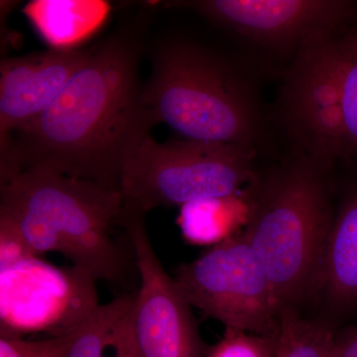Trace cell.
Listing matches in <instances>:
<instances>
[{"label": "cell", "instance_id": "cell-1", "mask_svg": "<svg viewBox=\"0 0 357 357\" xmlns=\"http://www.w3.org/2000/svg\"><path fill=\"white\" fill-rule=\"evenodd\" d=\"M147 21L140 11L95 44L57 98L0 151V178L45 167L119 191L129 155L159 124L142 102Z\"/></svg>", "mask_w": 357, "mask_h": 357}, {"label": "cell", "instance_id": "cell-2", "mask_svg": "<svg viewBox=\"0 0 357 357\" xmlns=\"http://www.w3.org/2000/svg\"><path fill=\"white\" fill-rule=\"evenodd\" d=\"M326 170L293 151L249 191L244 236L278 305L302 312L314 302L333 213Z\"/></svg>", "mask_w": 357, "mask_h": 357}, {"label": "cell", "instance_id": "cell-3", "mask_svg": "<svg viewBox=\"0 0 357 357\" xmlns=\"http://www.w3.org/2000/svg\"><path fill=\"white\" fill-rule=\"evenodd\" d=\"M121 192L32 167L0 178V213L17 223L35 255L58 252L98 280L126 285L131 260L112 234Z\"/></svg>", "mask_w": 357, "mask_h": 357}, {"label": "cell", "instance_id": "cell-4", "mask_svg": "<svg viewBox=\"0 0 357 357\" xmlns=\"http://www.w3.org/2000/svg\"><path fill=\"white\" fill-rule=\"evenodd\" d=\"M142 102L182 139L225 143L258 152L265 121L255 86L229 59L185 37L152 52Z\"/></svg>", "mask_w": 357, "mask_h": 357}, {"label": "cell", "instance_id": "cell-5", "mask_svg": "<svg viewBox=\"0 0 357 357\" xmlns=\"http://www.w3.org/2000/svg\"><path fill=\"white\" fill-rule=\"evenodd\" d=\"M258 152L250 148L148 136L129 155L119 191L126 203L148 213L201 199L236 196L257 182Z\"/></svg>", "mask_w": 357, "mask_h": 357}, {"label": "cell", "instance_id": "cell-6", "mask_svg": "<svg viewBox=\"0 0 357 357\" xmlns=\"http://www.w3.org/2000/svg\"><path fill=\"white\" fill-rule=\"evenodd\" d=\"M174 279L192 307L225 328L264 337L278 333L273 290L243 230L180 265Z\"/></svg>", "mask_w": 357, "mask_h": 357}, {"label": "cell", "instance_id": "cell-7", "mask_svg": "<svg viewBox=\"0 0 357 357\" xmlns=\"http://www.w3.org/2000/svg\"><path fill=\"white\" fill-rule=\"evenodd\" d=\"M96 282L38 256L0 270V337L74 335L100 305Z\"/></svg>", "mask_w": 357, "mask_h": 357}, {"label": "cell", "instance_id": "cell-8", "mask_svg": "<svg viewBox=\"0 0 357 357\" xmlns=\"http://www.w3.org/2000/svg\"><path fill=\"white\" fill-rule=\"evenodd\" d=\"M146 213L123 201L116 225L126 231L140 285L134 303V328L142 357H206L210 345L199 333L192 305L167 273L150 241Z\"/></svg>", "mask_w": 357, "mask_h": 357}, {"label": "cell", "instance_id": "cell-9", "mask_svg": "<svg viewBox=\"0 0 357 357\" xmlns=\"http://www.w3.org/2000/svg\"><path fill=\"white\" fill-rule=\"evenodd\" d=\"M169 6L196 11L211 23L272 50H296L344 31L356 16L349 0H196Z\"/></svg>", "mask_w": 357, "mask_h": 357}, {"label": "cell", "instance_id": "cell-10", "mask_svg": "<svg viewBox=\"0 0 357 357\" xmlns=\"http://www.w3.org/2000/svg\"><path fill=\"white\" fill-rule=\"evenodd\" d=\"M304 110L317 144L357 168V49L342 33L309 77Z\"/></svg>", "mask_w": 357, "mask_h": 357}, {"label": "cell", "instance_id": "cell-11", "mask_svg": "<svg viewBox=\"0 0 357 357\" xmlns=\"http://www.w3.org/2000/svg\"><path fill=\"white\" fill-rule=\"evenodd\" d=\"M88 48H53L0 62V151L57 98L88 61Z\"/></svg>", "mask_w": 357, "mask_h": 357}, {"label": "cell", "instance_id": "cell-12", "mask_svg": "<svg viewBox=\"0 0 357 357\" xmlns=\"http://www.w3.org/2000/svg\"><path fill=\"white\" fill-rule=\"evenodd\" d=\"M314 301L321 309L317 318L335 328L357 319V177L333 213Z\"/></svg>", "mask_w": 357, "mask_h": 357}, {"label": "cell", "instance_id": "cell-13", "mask_svg": "<svg viewBox=\"0 0 357 357\" xmlns=\"http://www.w3.org/2000/svg\"><path fill=\"white\" fill-rule=\"evenodd\" d=\"M135 294L100 305L76 333L67 357H142L134 328Z\"/></svg>", "mask_w": 357, "mask_h": 357}, {"label": "cell", "instance_id": "cell-14", "mask_svg": "<svg viewBox=\"0 0 357 357\" xmlns=\"http://www.w3.org/2000/svg\"><path fill=\"white\" fill-rule=\"evenodd\" d=\"M250 188L236 196L201 199L181 206L177 222L185 241L194 245L213 246L241 231L248 222Z\"/></svg>", "mask_w": 357, "mask_h": 357}, {"label": "cell", "instance_id": "cell-15", "mask_svg": "<svg viewBox=\"0 0 357 357\" xmlns=\"http://www.w3.org/2000/svg\"><path fill=\"white\" fill-rule=\"evenodd\" d=\"M26 13L56 48H70L100 24L107 6L96 1H35Z\"/></svg>", "mask_w": 357, "mask_h": 357}, {"label": "cell", "instance_id": "cell-16", "mask_svg": "<svg viewBox=\"0 0 357 357\" xmlns=\"http://www.w3.org/2000/svg\"><path fill=\"white\" fill-rule=\"evenodd\" d=\"M338 328L319 318L285 311L280 316L274 357H328Z\"/></svg>", "mask_w": 357, "mask_h": 357}, {"label": "cell", "instance_id": "cell-17", "mask_svg": "<svg viewBox=\"0 0 357 357\" xmlns=\"http://www.w3.org/2000/svg\"><path fill=\"white\" fill-rule=\"evenodd\" d=\"M276 338L225 328L222 340L211 345L206 357H274Z\"/></svg>", "mask_w": 357, "mask_h": 357}, {"label": "cell", "instance_id": "cell-18", "mask_svg": "<svg viewBox=\"0 0 357 357\" xmlns=\"http://www.w3.org/2000/svg\"><path fill=\"white\" fill-rule=\"evenodd\" d=\"M74 335L45 340L0 337V357H67Z\"/></svg>", "mask_w": 357, "mask_h": 357}, {"label": "cell", "instance_id": "cell-19", "mask_svg": "<svg viewBox=\"0 0 357 357\" xmlns=\"http://www.w3.org/2000/svg\"><path fill=\"white\" fill-rule=\"evenodd\" d=\"M33 257H37V255L17 223L13 218L0 213V270Z\"/></svg>", "mask_w": 357, "mask_h": 357}, {"label": "cell", "instance_id": "cell-20", "mask_svg": "<svg viewBox=\"0 0 357 357\" xmlns=\"http://www.w3.org/2000/svg\"><path fill=\"white\" fill-rule=\"evenodd\" d=\"M328 357H357V325L338 328Z\"/></svg>", "mask_w": 357, "mask_h": 357}, {"label": "cell", "instance_id": "cell-21", "mask_svg": "<svg viewBox=\"0 0 357 357\" xmlns=\"http://www.w3.org/2000/svg\"><path fill=\"white\" fill-rule=\"evenodd\" d=\"M344 38L357 49V13L349 24L342 32Z\"/></svg>", "mask_w": 357, "mask_h": 357}]
</instances>
